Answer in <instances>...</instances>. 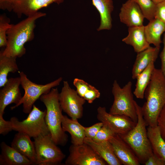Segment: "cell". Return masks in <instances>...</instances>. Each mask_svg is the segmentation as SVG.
<instances>
[{"label":"cell","instance_id":"cell-1","mask_svg":"<svg viewBox=\"0 0 165 165\" xmlns=\"http://www.w3.org/2000/svg\"><path fill=\"white\" fill-rule=\"evenodd\" d=\"M146 101L141 107L147 126H157V119L165 105V76L161 69L155 68L145 92Z\"/></svg>","mask_w":165,"mask_h":165},{"label":"cell","instance_id":"cell-2","mask_svg":"<svg viewBox=\"0 0 165 165\" xmlns=\"http://www.w3.org/2000/svg\"><path fill=\"white\" fill-rule=\"evenodd\" d=\"M46 15L38 11L15 24H12L7 31V44L5 49L0 51L2 53L17 58L24 55L26 52L25 44L34 38L36 20Z\"/></svg>","mask_w":165,"mask_h":165},{"label":"cell","instance_id":"cell-3","mask_svg":"<svg viewBox=\"0 0 165 165\" xmlns=\"http://www.w3.org/2000/svg\"><path fill=\"white\" fill-rule=\"evenodd\" d=\"M59 94L57 88H53L49 93L42 95L40 99L46 108L45 120L53 140L57 145L64 146L67 142L68 136L62 127L63 115Z\"/></svg>","mask_w":165,"mask_h":165},{"label":"cell","instance_id":"cell-4","mask_svg":"<svg viewBox=\"0 0 165 165\" xmlns=\"http://www.w3.org/2000/svg\"><path fill=\"white\" fill-rule=\"evenodd\" d=\"M135 105L138 116L136 125L125 134L119 135L130 146L140 163L144 164L153 152L148 137L147 125L141 107L136 102Z\"/></svg>","mask_w":165,"mask_h":165},{"label":"cell","instance_id":"cell-5","mask_svg":"<svg viewBox=\"0 0 165 165\" xmlns=\"http://www.w3.org/2000/svg\"><path fill=\"white\" fill-rule=\"evenodd\" d=\"M132 83L128 82L121 88L117 81H114L112 89L114 101L109 113L115 115L125 116L137 123L138 116L132 92Z\"/></svg>","mask_w":165,"mask_h":165},{"label":"cell","instance_id":"cell-6","mask_svg":"<svg viewBox=\"0 0 165 165\" xmlns=\"http://www.w3.org/2000/svg\"><path fill=\"white\" fill-rule=\"evenodd\" d=\"M46 114V110L42 111L34 105L25 119L20 121L16 117L11 118L13 130L24 133L34 138L50 134L45 120Z\"/></svg>","mask_w":165,"mask_h":165},{"label":"cell","instance_id":"cell-7","mask_svg":"<svg viewBox=\"0 0 165 165\" xmlns=\"http://www.w3.org/2000/svg\"><path fill=\"white\" fill-rule=\"evenodd\" d=\"M19 73L20 85L24 90V94L19 103L11 107V109L13 110L22 104L23 112L26 114L30 112L35 102L42 95L49 93L52 88L58 86L62 80L60 77L46 84H38L30 80L23 72L19 71Z\"/></svg>","mask_w":165,"mask_h":165},{"label":"cell","instance_id":"cell-8","mask_svg":"<svg viewBox=\"0 0 165 165\" xmlns=\"http://www.w3.org/2000/svg\"><path fill=\"white\" fill-rule=\"evenodd\" d=\"M36 156V164L38 165H53L59 164L65 155L57 146L50 134L34 138Z\"/></svg>","mask_w":165,"mask_h":165},{"label":"cell","instance_id":"cell-9","mask_svg":"<svg viewBox=\"0 0 165 165\" xmlns=\"http://www.w3.org/2000/svg\"><path fill=\"white\" fill-rule=\"evenodd\" d=\"M59 99L62 111L72 119H78L82 117L83 106L86 100L79 95L76 90L70 87L67 81H63Z\"/></svg>","mask_w":165,"mask_h":165},{"label":"cell","instance_id":"cell-10","mask_svg":"<svg viewBox=\"0 0 165 165\" xmlns=\"http://www.w3.org/2000/svg\"><path fill=\"white\" fill-rule=\"evenodd\" d=\"M65 164L66 165H105L107 163L88 144H72Z\"/></svg>","mask_w":165,"mask_h":165},{"label":"cell","instance_id":"cell-11","mask_svg":"<svg viewBox=\"0 0 165 165\" xmlns=\"http://www.w3.org/2000/svg\"><path fill=\"white\" fill-rule=\"evenodd\" d=\"M97 118L100 122L107 125L115 133L125 134L133 128L137 123L125 116L113 115L107 112L105 107L97 109Z\"/></svg>","mask_w":165,"mask_h":165},{"label":"cell","instance_id":"cell-12","mask_svg":"<svg viewBox=\"0 0 165 165\" xmlns=\"http://www.w3.org/2000/svg\"><path fill=\"white\" fill-rule=\"evenodd\" d=\"M20 77L10 78L0 90V114L3 115L6 108L10 104L20 102L22 96L19 88Z\"/></svg>","mask_w":165,"mask_h":165},{"label":"cell","instance_id":"cell-13","mask_svg":"<svg viewBox=\"0 0 165 165\" xmlns=\"http://www.w3.org/2000/svg\"><path fill=\"white\" fill-rule=\"evenodd\" d=\"M64 0H13L12 11L18 17L23 15L27 16L38 12L41 9L53 3L59 4Z\"/></svg>","mask_w":165,"mask_h":165},{"label":"cell","instance_id":"cell-14","mask_svg":"<svg viewBox=\"0 0 165 165\" xmlns=\"http://www.w3.org/2000/svg\"><path fill=\"white\" fill-rule=\"evenodd\" d=\"M120 21L129 27L143 25L144 16L138 4L133 0L123 4L119 15Z\"/></svg>","mask_w":165,"mask_h":165},{"label":"cell","instance_id":"cell-15","mask_svg":"<svg viewBox=\"0 0 165 165\" xmlns=\"http://www.w3.org/2000/svg\"><path fill=\"white\" fill-rule=\"evenodd\" d=\"M114 153L124 165H139L140 163L130 146L117 134L109 140Z\"/></svg>","mask_w":165,"mask_h":165},{"label":"cell","instance_id":"cell-16","mask_svg":"<svg viewBox=\"0 0 165 165\" xmlns=\"http://www.w3.org/2000/svg\"><path fill=\"white\" fill-rule=\"evenodd\" d=\"M27 134L18 132L15 135L11 146L36 165V153L34 141Z\"/></svg>","mask_w":165,"mask_h":165},{"label":"cell","instance_id":"cell-17","mask_svg":"<svg viewBox=\"0 0 165 165\" xmlns=\"http://www.w3.org/2000/svg\"><path fill=\"white\" fill-rule=\"evenodd\" d=\"M84 143L90 145L95 152L109 165L122 164L115 155L112 146L109 141H97L85 138Z\"/></svg>","mask_w":165,"mask_h":165},{"label":"cell","instance_id":"cell-18","mask_svg":"<svg viewBox=\"0 0 165 165\" xmlns=\"http://www.w3.org/2000/svg\"><path fill=\"white\" fill-rule=\"evenodd\" d=\"M160 48L150 46L145 50L137 53L132 69L133 79H136L137 76L151 63L155 62L158 57Z\"/></svg>","mask_w":165,"mask_h":165},{"label":"cell","instance_id":"cell-19","mask_svg":"<svg viewBox=\"0 0 165 165\" xmlns=\"http://www.w3.org/2000/svg\"><path fill=\"white\" fill-rule=\"evenodd\" d=\"M128 32L127 36L122 41L132 46L136 52L139 53L150 46L146 38L143 25L129 27Z\"/></svg>","mask_w":165,"mask_h":165},{"label":"cell","instance_id":"cell-20","mask_svg":"<svg viewBox=\"0 0 165 165\" xmlns=\"http://www.w3.org/2000/svg\"><path fill=\"white\" fill-rule=\"evenodd\" d=\"M0 165H31L32 162L4 141L0 144Z\"/></svg>","mask_w":165,"mask_h":165},{"label":"cell","instance_id":"cell-21","mask_svg":"<svg viewBox=\"0 0 165 165\" xmlns=\"http://www.w3.org/2000/svg\"><path fill=\"white\" fill-rule=\"evenodd\" d=\"M100 15V24L97 30H110L112 27L111 13L114 9L112 0H92Z\"/></svg>","mask_w":165,"mask_h":165},{"label":"cell","instance_id":"cell-22","mask_svg":"<svg viewBox=\"0 0 165 165\" xmlns=\"http://www.w3.org/2000/svg\"><path fill=\"white\" fill-rule=\"evenodd\" d=\"M62 127L64 132H67L71 135L72 144L79 145L84 143L86 138L84 127L79 122L77 119H70L63 115Z\"/></svg>","mask_w":165,"mask_h":165},{"label":"cell","instance_id":"cell-23","mask_svg":"<svg viewBox=\"0 0 165 165\" xmlns=\"http://www.w3.org/2000/svg\"><path fill=\"white\" fill-rule=\"evenodd\" d=\"M145 32L148 43L160 48L162 42L161 36L165 32V24L159 19L154 18L145 26Z\"/></svg>","mask_w":165,"mask_h":165},{"label":"cell","instance_id":"cell-24","mask_svg":"<svg viewBox=\"0 0 165 165\" xmlns=\"http://www.w3.org/2000/svg\"><path fill=\"white\" fill-rule=\"evenodd\" d=\"M147 131L153 153L165 161V141L161 136L159 127L157 126H148Z\"/></svg>","mask_w":165,"mask_h":165},{"label":"cell","instance_id":"cell-25","mask_svg":"<svg viewBox=\"0 0 165 165\" xmlns=\"http://www.w3.org/2000/svg\"><path fill=\"white\" fill-rule=\"evenodd\" d=\"M154 63H151L137 77L133 94L137 98H144L145 90L150 82L152 73L155 68Z\"/></svg>","mask_w":165,"mask_h":165},{"label":"cell","instance_id":"cell-26","mask_svg":"<svg viewBox=\"0 0 165 165\" xmlns=\"http://www.w3.org/2000/svg\"><path fill=\"white\" fill-rule=\"evenodd\" d=\"M17 57H8L0 52V87H3L8 80L7 76L10 72L14 73L19 70Z\"/></svg>","mask_w":165,"mask_h":165},{"label":"cell","instance_id":"cell-27","mask_svg":"<svg viewBox=\"0 0 165 165\" xmlns=\"http://www.w3.org/2000/svg\"><path fill=\"white\" fill-rule=\"evenodd\" d=\"M138 5L145 18L149 21L155 18L156 4L152 0H133Z\"/></svg>","mask_w":165,"mask_h":165},{"label":"cell","instance_id":"cell-28","mask_svg":"<svg viewBox=\"0 0 165 165\" xmlns=\"http://www.w3.org/2000/svg\"><path fill=\"white\" fill-rule=\"evenodd\" d=\"M10 20L5 15L0 16V47H6L7 44V32L12 24Z\"/></svg>","mask_w":165,"mask_h":165},{"label":"cell","instance_id":"cell-29","mask_svg":"<svg viewBox=\"0 0 165 165\" xmlns=\"http://www.w3.org/2000/svg\"><path fill=\"white\" fill-rule=\"evenodd\" d=\"M116 134L107 125L103 124L95 137L92 139L97 141H108Z\"/></svg>","mask_w":165,"mask_h":165},{"label":"cell","instance_id":"cell-30","mask_svg":"<svg viewBox=\"0 0 165 165\" xmlns=\"http://www.w3.org/2000/svg\"><path fill=\"white\" fill-rule=\"evenodd\" d=\"M73 84L78 94L82 98L92 86L83 80L77 78L74 79Z\"/></svg>","mask_w":165,"mask_h":165},{"label":"cell","instance_id":"cell-31","mask_svg":"<svg viewBox=\"0 0 165 165\" xmlns=\"http://www.w3.org/2000/svg\"><path fill=\"white\" fill-rule=\"evenodd\" d=\"M103 125V123L100 122L90 127H84L86 138L93 139L95 137Z\"/></svg>","mask_w":165,"mask_h":165},{"label":"cell","instance_id":"cell-32","mask_svg":"<svg viewBox=\"0 0 165 165\" xmlns=\"http://www.w3.org/2000/svg\"><path fill=\"white\" fill-rule=\"evenodd\" d=\"M12 130L11 121L5 120L3 118V115L0 114V134L5 135Z\"/></svg>","mask_w":165,"mask_h":165},{"label":"cell","instance_id":"cell-33","mask_svg":"<svg viewBox=\"0 0 165 165\" xmlns=\"http://www.w3.org/2000/svg\"><path fill=\"white\" fill-rule=\"evenodd\" d=\"M100 96V93L99 91L92 86L83 98L87 101L89 103L91 104L96 98H99Z\"/></svg>","mask_w":165,"mask_h":165},{"label":"cell","instance_id":"cell-34","mask_svg":"<svg viewBox=\"0 0 165 165\" xmlns=\"http://www.w3.org/2000/svg\"><path fill=\"white\" fill-rule=\"evenodd\" d=\"M157 122L161 136L165 141V105L158 117Z\"/></svg>","mask_w":165,"mask_h":165},{"label":"cell","instance_id":"cell-35","mask_svg":"<svg viewBox=\"0 0 165 165\" xmlns=\"http://www.w3.org/2000/svg\"><path fill=\"white\" fill-rule=\"evenodd\" d=\"M154 18L159 19L165 24V0L156 4Z\"/></svg>","mask_w":165,"mask_h":165},{"label":"cell","instance_id":"cell-36","mask_svg":"<svg viewBox=\"0 0 165 165\" xmlns=\"http://www.w3.org/2000/svg\"><path fill=\"white\" fill-rule=\"evenodd\" d=\"M145 165H165V161L160 159L153 153L145 162Z\"/></svg>","mask_w":165,"mask_h":165},{"label":"cell","instance_id":"cell-37","mask_svg":"<svg viewBox=\"0 0 165 165\" xmlns=\"http://www.w3.org/2000/svg\"><path fill=\"white\" fill-rule=\"evenodd\" d=\"M163 47L161 52L160 57L161 61V70L165 76V32L163 39Z\"/></svg>","mask_w":165,"mask_h":165},{"label":"cell","instance_id":"cell-38","mask_svg":"<svg viewBox=\"0 0 165 165\" xmlns=\"http://www.w3.org/2000/svg\"><path fill=\"white\" fill-rule=\"evenodd\" d=\"M13 0H0V8L3 10L9 11L12 10Z\"/></svg>","mask_w":165,"mask_h":165},{"label":"cell","instance_id":"cell-39","mask_svg":"<svg viewBox=\"0 0 165 165\" xmlns=\"http://www.w3.org/2000/svg\"><path fill=\"white\" fill-rule=\"evenodd\" d=\"M152 1L156 4L163 1L165 0H152Z\"/></svg>","mask_w":165,"mask_h":165}]
</instances>
